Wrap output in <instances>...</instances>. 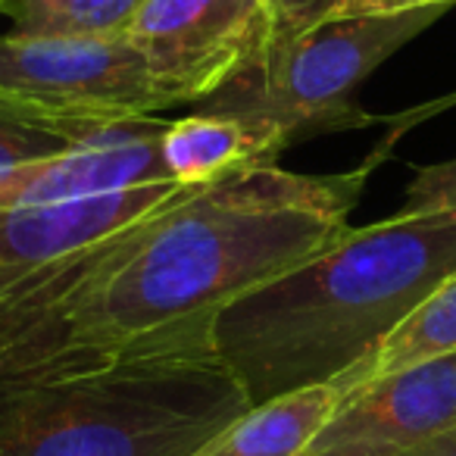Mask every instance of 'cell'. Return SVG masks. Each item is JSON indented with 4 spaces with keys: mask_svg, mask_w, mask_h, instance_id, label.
<instances>
[{
    "mask_svg": "<svg viewBox=\"0 0 456 456\" xmlns=\"http://www.w3.org/2000/svg\"><path fill=\"white\" fill-rule=\"evenodd\" d=\"M369 166H275L197 188L0 300V372L88 369L213 341L228 304L347 232Z\"/></svg>",
    "mask_w": 456,
    "mask_h": 456,
    "instance_id": "cell-1",
    "label": "cell"
},
{
    "mask_svg": "<svg viewBox=\"0 0 456 456\" xmlns=\"http://www.w3.org/2000/svg\"><path fill=\"white\" fill-rule=\"evenodd\" d=\"M456 273V213H397L228 304L216 354L250 406L331 385L381 347Z\"/></svg>",
    "mask_w": 456,
    "mask_h": 456,
    "instance_id": "cell-2",
    "label": "cell"
},
{
    "mask_svg": "<svg viewBox=\"0 0 456 456\" xmlns=\"http://www.w3.org/2000/svg\"><path fill=\"white\" fill-rule=\"evenodd\" d=\"M250 410L213 341L0 372V456H194Z\"/></svg>",
    "mask_w": 456,
    "mask_h": 456,
    "instance_id": "cell-3",
    "label": "cell"
},
{
    "mask_svg": "<svg viewBox=\"0 0 456 456\" xmlns=\"http://www.w3.org/2000/svg\"><path fill=\"white\" fill-rule=\"evenodd\" d=\"M447 10L428 4L394 16L329 20L281 51L256 53L203 110L266 122L288 144L322 128L366 126L369 116L354 103L356 88Z\"/></svg>",
    "mask_w": 456,
    "mask_h": 456,
    "instance_id": "cell-4",
    "label": "cell"
},
{
    "mask_svg": "<svg viewBox=\"0 0 456 456\" xmlns=\"http://www.w3.org/2000/svg\"><path fill=\"white\" fill-rule=\"evenodd\" d=\"M178 107L159 88L138 47L119 38L0 35V110L88 128L153 119Z\"/></svg>",
    "mask_w": 456,
    "mask_h": 456,
    "instance_id": "cell-5",
    "label": "cell"
},
{
    "mask_svg": "<svg viewBox=\"0 0 456 456\" xmlns=\"http://www.w3.org/2000/svg\"><path fill=\"white\" fill-rule=\"evenodd\" d=\"M269 0H147L128 41L175 103H207L260 53Z\"/></svg>",
    "mask_w": 456,
    "mask_h": 456,
    "instance_id": "cell-6",
    "label": "cell"
},
{
    "mask_svg": "<svg viewBox=\"0 0 456 456\" xmlns=\"http://www.w3.org/2000/svg\"><path fill=\"white\" fill-rule=\"evenodd\" d=\"M447 428H456V354L350 391L306 456H400Z\"/></svg>",
    "mask_w": 456,
    "mask_h": 456,
    "instance_id": "cell-7",
    "label": "cell"
},
{
    "mask_svg": "<svg viewBox=\"0 0 456 456\" xmlns=\"http://www.w3.org/2000/svg\"><path fill=\"white\" fill-rule=\"evenodd\" d=\"M191 191L197 188L159 182L57 207L0 213V300L13 297L32 281L45 279L60 263L182 200Z\"/></svg>",
    "mask_w": 456,
    "mask_h": 456,
    "instance_id": "cell-8",
    "label": "cell"
},
{
    "mask_svg": "<svg viewBox=\"0 0 456 456\" xmlns=\"http://www.w3.org/2000/svg\"><path fill=\"white\" fill-rule=\"evenodd\" d=\"M163 119L101 126L72 151L0 172V213L57 207L169 182L159 157Z\"/></svg>",
    "mask_w": 456,
    "mask_h": 456,
    "instance_id": "cell-9",
    "label": "cell"
},
{
    "mask_svg": "<svg viewBox=\"0 0 456 456\" xmlns=\"http://www.w3.org/2000/svg\"><path fill=\"white\" fill-rule=\"evenodd\" d=\"M288 141L266 122L200 110L166 122L159 138L166 178L184 188H209L244 169L275 166Z\"/></svg>",
    "mask_w": 456,
    "mask_h": 456,
    "instance_id": "cell-10",
    "label": "cell"
},
{
    "mask_svg": "<svg viewBox=\"0 0 456 456\" xmlns=\"http://www.w3.org/2000/svg\"><path fill=\"white\" fill-rule=\"evenodd\" d=\"M335 385H313L281 394L228 422L194 456H306L313 437L335 416Z\"/></svg>",
    "mask_w": 456,
    "mask_h": 456,
    "instance_id": "cell-11",
    "label": "cell"
},
{
    "mask_svg": "<svg viewBox=\"0 0 456 456\" xmlns=\"http://www.w3.org/2000/svg\"><path fill=\"white\" fill-rule=\"evenodd\" d=\"M444 354H456V273L397 331H391L375 354H369L360 366H354L331 385L338 387L341 397H347L350 391L369 381Z\"/></svg>",
    "mask_w": 456,
    "mask_h": 456,
    "instance_id": "cell-12",
    "label": "cell"
},
{
    "mask_svg": "<svg viewBox=\"0 0 456 456\" xmlns=\"http://www.w3.org/2000/svg\"><path fill=\"white\" fill-rule=\"evenodd\" d=\"M147 0H0L20 38H119Z\"/></svg>",
    "mask_w": 456,
    "mask_h": 456,
    "instance_id": "cell-13",
    "label": "cell"
},
{
    "mask_svg": "<svg viewBox=\"0 0 456 456\" xmlns=\"http://www.w3.org/2000/svg\"><path fill=\"white\" fill-rule=\"evenodd\" d=\"M97 128L101 126H88V128L53 126V122L28 119V116L4 113L0 110V172L13 169V166L60 157V153L88 141Z\"/></svg>",
    "mask_w": 456,
    "mask_h": 456,
    "instance_id": "cell-14",
    "label": "cell"
},
{
    "mask_svg": "<svg viewBox=\"0 0 456 456\" xmlns=\"http://www.w3.org/2000/svg\"><path fill=\"white\" fill-rule=\"evenodd\" d=\"M341 0H269V32L260 53H275L335 16Z\"/></svg>",
    "mask_w": 456,
    "mask_h": 456,
    "instance_id": "cell-15",
    "label": "cell"
},
{
    "mask_svg": "<svg viewBox=\"0 0 456 456\" xmlns=\"http://www.w3.org/2000/svg\"><path fill=\"white\" fill-rule=\"evenodd\" d=\"M400 213H456V157L419 169Z\"/></svg>",
    "mask_w": 456,
    "mask_h": 456,
    "instance_id": "cell-16",
    "label": "cell"
},
{
    "mask_svg": "<svg viewBox=\"0 0 456 456\" xmlns=\"http://www.w3.org/2000/svg\"><path fill=\"white\" fill-rule=\"evenodd\" d=\"M428 7V0H341L331 20H360V16H394L406 10Z\"/></svg>",
    "mask_w": 456,
    "mask_h": 456,
    "instance_id": "cell-17",
    "label": "cell"
},
{
    "mask_svg": "<svg viewBox=\"0 0 456 456\" xmlns=\"http://www.w3.org/2000/svg\"><path fill=\"white\" fill-rule=\"evenodd\" d=\"M400 456H456V428L441 431V435L416 444V447H410Z\"/></svg>",
    "mask_w": 456,
    "mask_h": 456,
    "instance_id": "cell-18",
    "label": "cell"
},
{
    "mask_svg": "<svg viewBox=\"0 0 456 456\" xmlns=\"http://www.w3.org/2000/svg\"><path fill=\"white\" fill-rule=\"evenodd\" d=\"M428 4H447V7H453L456 0H428Z\"/></svg>",
    "mask_w": 456,
    "mask_h": 456,
    "instance_id": "cell-19",
    "label": "cell"
},
{
    "mask_svg": "<svg viewBox=\"0 0 456 456\" xmlns=\"http://www.w3.org/2000/svg\"><path fill=\"white\" fill-rule=\"evenodd\" d=\"M447 103H456V94H453V97H450V101H447Z\"/></svg>",
    "mask_w": 456,
    "mask_h": 456,
    "instance_id": "cell-20",
    "label": "cell"
}]
</instances>
